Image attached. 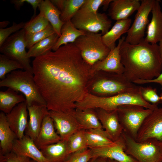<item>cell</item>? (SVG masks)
<instances>
[{"label":"cell","instance_id":"1f68e13d","mask_svg":"<svg viewBox=\"0 0 162 162\" xmlns=\"http://www.w3.org/2000/svg\"><path fill=\"white\" fill-rule=\"evenodd\" d=\"M70 154L88 148L86 135V130L77 131L68 140Z\"/></svg>","mask_w":162,"mask_h":162},{"label":"cell","instance_id":"816d5d0a","mask_svg":"<svg viewBox=\"0 0 162 162\" xmlns=\"http://www.w3.org/2000/svg\"><path fill=\"white\" fill-rule=\"evenodd\" d=\"M37 162L36 161L33 160H31L30 159V162Z\"/></svg>","mask_w":162,"mask_h":162},{"label":"cell","instance_id":"836d02e7","mask_svg":"<svg viewBox=\"0 0 162 162\" xmlns=\"http://www.w3.org/2000/svg\"><path fill=\"white\" fill-rule=\"evenodd\" d=\"M86 0H66L60 19L64 22L71 20L76 14Z\"/></svg>","mask_w":162,"mask_h":162},{"label":"cell","instance_id":"5b68a950","mask_svg":"<svg viewBox=\"0 0 162 162\" xmlns=\"http://www.w3.org/2000/svg\"><path fill=\"white\" fill-rule=\"evenodd\" d=\"M125 152L138 162H162L160 141L154 139L138 142L124 131L122 135Z\"/></svg>","mask_w":162,"mask_h":162},{"label":"cell","instance_id":"52a82bcc","mask_svg":"<svg viewBox=\"0 0 162 162\" xmlns=\"http://www.w3.org/2000/svg\"><path fill=\"white\" fill-rule=\"evenodd\" d=\"M100 79L92 86V92L102 97H109L134 90L135 84L128 80L123 74L103 71Z\"/></svg>","mask_w":162,"mask_h":162},{"label":"cell","instance_id":"d6986e66","mask_svg":"<svg viewBox=\"0 0 162 162\" xmlns=\"http://www.w3.org/2000/svg\"><path fill=\"white\" fill-rule=\"evenodd\" d=\"M160 1L155 0L152 9V16L146 31L144 41L152 44H157L162 40V11Z\"/></svg>","mask_w":162,"mask_h":162},{"label":"cell","instance_id":"8fae6325","mask_svg":"<svg viewBox=\"0 0 162 162\" xmlns=\"http://www.w3.org/2000/svg\"><path fill=\"white\" fill-rule=\"evenodd\" d=\"M155 0H142L134 20L127 32L125 41L132 45L144 40L146 28L149 23L148 16Z\"/></svg>","mask_w":162,"mask_h":162},{"label":"cell","instance_id":"681fc988","mask_svg":"<svg viewBox=\"0 0 162 162\" xmlns=\"http://www.w3.org/2000/svg\"><path fill=\"white\" fill-rule=\"evenodd\" d=\"M107 162H117V161L110 159H107Z\"/></svg>","mask_w":162,"mask_h":162},{"label":"cell","instance_id":"f1b7e54d","mask_svg":"<svg viewBox=\"0 0 162 162\" xmlns=\"http://www.w3.org/2000/svg\"><path fill=\"white\" fill-rule=\"evenodd\" d=\"M86 135L88 148L106 147L115 145L103 128L86 130Z\"/></svg>","mask_w":162,"mask_h":162},{"label":"cell","instance_id":"4dcf8cb0","mask_svg":"<svg viewBox=\"0 0 162 162\" xmlns=\"http://www.w3.org/2000/svg\"><path fill=\"white\" fill-rule=\"evenodd\" d=\"M59 36L56 33L37 43L27 52V57H36L44 55L52 50Z\"/></svg>","mask_w":162,"mask_h":162},{"label":"cell","instance_id":"5bb4252c","mask_svg":"<svg viewBox=\"0 0 162 162\" xmlns=\"http://www.w3.org/2000/svg\"><path fill=\"white\" fill-rule=\"evenodd\" d=\"M126 36H123L119 39L117 45L110 50L106 57L92 66L93 73L103 71L118 74H123L124 68L121 62L120 48L121 44L125 40Z\"/></svg>","mask_w":162,"mask_h":162},{"label":"cell","instance_id":"74e56055","mask_svg":"<svg viewBox=\"0 0 162 162\" xmlns=\"http://www.w3.org/2000/svg\"><path fill=\"white\" fill-rule=\"evenodd\" d=\"M140 91L143 98L149 103L157 105L161 101L156 88L150 86H140Z\"/></svg>","mask_w":162,"mask_h":162},{"label":"cell","instance_id":"7dc6e473","mask_svg":"<svg viewBox=\"0 0 162 162\" xmlns=\"http://www.w3.org/2000/svg\"><path fill=\"white\" fill-rule=\"evenodd\" d=\"M0 162H7L5 156L0 152Z\"/></svg>","mask_w":162,"mask_h":162},{"label":"cell","instance_id":"7402d4cb","mask_svg":"<svg viewBox=\"0 0 162 162\" xmlns=\"http://www.w3.org/2000/svg\"><path fill=\"white\" fill-rule=\"evenodd\" d=\"M53 120L48 115L43 119L39 134L34 142L40 150L46 146L57 143L61 138L55 130Z\"/></svg>","mask_w":162,"mask_h":162},{"label":"cell","instance_id":"ab89813d","mask_svg":"<svg viewBox=\"0 0 162 162\" xmlns=\"http://www.w3.org/2000/svg\"><path fill=\"white\" fill-rule=\"evenodd\" d=\"M25 22H22L18 24L13 22L11 26L4 28H0V46L13 33H15L23 28Z\"/></svg>","mask_w":162,"mask_h":162},{"label":"cell","instance_id":"7a4b0ae2","mask_svg":"<svg viewBox=\"0 0 162 162\" xmlns=\"http://www.w3.org/2000/svg\"><path fill=\"white\" fill-rule=\"evenodd\" d=\"M120 52L124 68L123 74L131 82L153 79L162 71V58L157 44L143 40L132 45L124 40L121 44Z\"/></svg>","mask_w":162,"mask_h":162},{"label":"cell","instance_id":"ba28073f","mask_svg":"<svg viewBox=\"0 0 162 162\" xmlns=\"http://www.w3.org/2000/svg\"><path fill=\"white\" fill-rule=\"evenodd\" d=\"M117 111L123 131L136 140L143 121L153 110L138 105L127 104L118 106Z\"/></svg>","mask_w":162,"mask_h":162},{"label":"cell","instance_id":"f907efd6","mask_svg":"<svg viewBox=\"0 0 162 162\" xmlns=\"http://www.w3.org/2000/svg\"><path fill=\"white\" fill-rule=\"evenodd\" d=\"M160 146L161 152L162 153V141H160Z\"/></svg>","mask_w":162,"mask_h":162},{"label":"cell","instance_id":"9a60e30c","mask_svg":"<svg viewBox=\"0 0 162 162\" xmlns=\"http://www.w3.org/2000/svg\"><path fill=\"white\" fill-rule=\"evenodd\" d=\"M94 109L103 128L111 139L114 142L118 140L124 129L119 122L117 110L108 111L100 108Z\"/></svg>","mask_w":162,"mask_h":162},{"label":"cell","instance_id":"d590c367","mask_svg":"<svg viewBox=\"0 0 162 162\" xmlns=\"http://www.w3.org/2000/svg\"><path fill=\"white\" fill-rule=\"evenodd\" d=\"M17 69H23L22 65L18 62L11 59L4 54L0 55V79L2 80L10 72Z\"/></svg>","mask_w":162,"mask_h":162},{"label":"cell","instance_id":"f546056e","mask_svg":"<svg viewBox=\"0 0 162 162\" xmlns=\"http://www.w3.org/2000/svg\"><path fill=\"white\" fill-rule=\"evenodd\" d=\"M26 101L22 94H19L10 88L0 92V110L5 114L9 113L17 105Z\"/></svg>","mask_w":162,"mask_h":162},{"label":"cell","instance_id":"7bdbcfd3","mask_svg":"<svg viewBox=\"0 0 162 162\" xmlns=\"http://www.w3.org/2000/svg\"><path fill=\"white\" fill-rule=\"evenodd\" d=\"M50 1L61 12L63 11L64 7L66 0H52Z\"/></svg>","mask_w":162,"mask_h":162},{"label":"cell","instance_id":"603a6c76","mask_svg":"<svg viewBox=\"0 0 162 162\" xmlns=\"http://www.w3.org/2000/svg\"><path fill=\"white\" fill-rule=\"evenodd\" d=\"M40 150L48 162H64L70 154L68 140H61Z\"/></svg>","mask_w":162,"mask_h":162},{"label":"cell","instance_id":"e0dca14e","mask_svg":"<svg viewBox=\"0 0 162 162\" xmlns=\"http://www.w3.org/2000/svg\"><path fill=\"white\" fill-rule=\"evenodd\" d=\"M116 142V144L113 146L90 148L92 158L102 157L114 160L117 162H138L125 152V145L122 136Z\"/></svg>","mask_w":162,"mask_h":162},{"label":"cell","instance_id":"8992f818","mask_svg":"<svg viewBox=\"0 0 162 162\" xmlns=\"http://www.w3.org/2000/svg\"><path fill=\"white\" fill-rule=\"evenodd\" d=\"M102 37L101 33L86 32L74 43L84 61L92 66L105 58L110 50L104 43Z\"/></svg>","mask_w":162,"mask_h":162},{"label":"cell","instance_id":"7c38bea8","mask_svg":"<svg viewBox=\"0 0 162 162\" xmlns=\"http://www.w3.org/2000/svg\"><path fill=\"white\" fill-rule=\"evenodd\" d=\"M151 139L162 141V107L153 110L145 118L136 140L142 142Z\"/></svg>","mask_w":162,"mask_h":162},{"label":"cell","instance_id":"9c48e42d","mask_svg":"<svg viewBox=\"0 0 162 162\" xmlns=\"http://www.w3.org/2000/svg\"><path fill=\"white\" fill-rule=\"evenodd\" d=\"M26 48L25 32L22 28L11 35L0 46V52L10 59L19 62L24 70L33 74Z\"/></svg>","mask_w":162,"mask_h":162},{"label":"cell","instance_id":"db71d44e","mask_svg":"<svg viewBox=\"0 0 162 162\" xmlns=\"http://www.w3.org/2000/svg\"></svg>","mask_w":162,"mask_h":162},{"label":"cell","instance_id":"ac0fdd59","mask_svg":"<svg viewBox=\"0 0 162 162\" xmlns=\"http://www.w3.org/2000/svg\"><path fill=\"white\" fill-rule=\"evenodd\" d=\"M12 152L28 157L37 162H48L34 141L26 134L22 138L15 140Z\"/></svg>","mask_w":162,"mask_h":162},{"label":"cell","instance_id":"e575fe53","mask_svg":"<svg viewBox=\"0 0 162 162\" xmlns=\"http://www.w3.org/2000/svg\"><path fill=\"white\" fill-rule=\"evenodd\" d=\"M55 33L52 26L50 24L44 29L38 32L25 33L26 48L28 49L38 42Z\"/></svg>","mask_w":162,"mask_h":162},{"label":"cell","instance_id":"d4e9b609","mask_svg":"<svg viewBox=\"0 0 162 162\" xmlns=\"http://www.w3.org/2000/svg\"><path fill=\"white\" fill-rule=\"evenodd\" d=\"M131 20L129 18L117 20L110 30L102 35L104 43L110 50L115 48L116 46V41L122 34L127 33L131 26Z\"/></svg>","mask_w":162,"mask_h":162},{"label":"cell","instance_id":"44dd1931","mask_svg":"<svg viewBox=\"0 0 162 162\" xmlns=\"http://www.w3.org/2000/svg\"><path fill=\"white\" fill-rule=\"evenodd\" d=\"M29 116L26 134L34 141L37 138L40 130L45 117L49 114V111L46 105H33L27 106Z\"/></svg>","mask_w":162,"mask_h":162},{"label":"cell","instance_id":"f6af8a7d","mask_svg":"<svg viewBox=\"0 0 162 162\" xmlns=\"http://www.w3.org/2000/svg\"><path fill=\"white\" fill-rule=\"evenodd\" d=\"M107 158L102 157H97L92 158L89 162H107Z\"/></svg>","mask_w":162,"mask_h":162},{"label":"cell","instance_id":"30bf717a","mask_svg":"<svg viewBox=\"0 0 162 162\" xmlns=\"http://www.w3.org/2000/svg\"><path fill=\"white\" fill-rule=\"evenodd\" d=\"M71 21L79 30L93 33L100 31L102 35L110 30L112 22L105 13L86 11L80 9Z\"/></svg>","mask_w":162,"mask_h":162},{"label":"cell","instance_id":"b9f144b4","mask_svg":"<svg viewBox=\"0 0 162 162\" xmlns=\"http://www.w3.org/2000/svg\"><path fill=\"white\" fill-rule=\"evenodd\" d=\"M152 83L159 84L162 90V71L158 76L153 79L149 80H138L133 82L135 84L139 85Z\"/></svg>","mask_w":162,"mask_h":162},{"label":"cell","instance_id":"6da1fadb","mask_svg":"<svg viewBox=\"0 0 162 162\" xmlns=\"http://www.w3.org/2000/svg\"><path fill=\"white\" fill-rule=\"evenodd\" d=\"M34 80L49 111L73 112L88 92L95 73L74 43L34 58Z\"/></svg>","mask_w":162,"mask_h":162},{"label":"cell","instance_id":"60d3db41","mask_svg":"<svg viewBox=\"0 0 162 162\" xmlns=\"http://www.w3.org/2000/svg\"><path fill=\"white\" fill-rule=\"evenodd\" d=\"M7 162H29L30 158L17 154L12 152L5 154Z\"/></svg>","mask_w":162,"mask_h":162},{"label":"cell","instance_id":"4fadbf2b","mask_svg":"<svg viewBox=\"0 0 162 162\" xmlns=\"http://www.w3.org/2000/svg\"><path fill=\"white\" fill-rule=\"evenodd\" d=\"M74 112L49 111V115L53 120L56 132L62 140H68L75 133L82 129L76 119Z\"/></svg>","mask_w":162,"mask_h":162},{"label":"cell","instance_id":"2e32d148","mask_svg":"<svg viewBox=\"0 0 162 162\" xmlns=\"http://www.w3.org/2000/svg\"><path fill=\"white\" fill-rule=\"evenodd\" d=\"M27 105L26 101L16 106L9 113L6 114L8 123L17 139L24 136L28 122Z\"/></svg>","mask_w":162,"mask_h":162},{"label":"cell","instance_id":"c3c4849f","mask_svg":"<svg viewBox=\"0 0 162 162\" xmlns=\"http://www.w3.org/2000/svg\"><path fill=\"white\" fill-rule=\"evenodd\" d=\"M158 46L162 58V40L159 42Z\"/></svg>","mask_w":162,"mask_h":162},{"label":"cell","instance_id":"ee69618b","mask_svg":"<svg viewBox=\"0 0 162 162\" xmlns=\"http://www.w3.org/2000/svg\"><path fill=\"white\" fill-rule=\"evenodd\" d=\"M10 2L14 5L15 9L18 10L24 3L26 2V0H12Z\"/></svg>","mask_w":162,"mask_h":162},{"label":"cell","instance_id":"484cf974","mask_svg":"<svg viewBox=\"0 0 162 162\" xmlns=\"http://www.w3.org/2000/svg\"><path fill=\"white\" fill-rule=\"evenodd\" d=\"M17 139L8 123L6 114L2 112L0 113V152L5 154L12 152L14 143Z\"/></svg>","mask_w":162,"mask_h":162},{"label":"cell","instance_id":"83f0119b","mask_svg":"<svg viewBox=\"0 0 162 162\" xmlns=\"http://www.w3.org/2000/svg\"><path fill=\"white\" fill-rule=\"evenodd\" d=\"M86 32L77 28L71 20L64 22L61 29V35L52 50L56 51L62 46L74 43L78 38L84 34Z\"/></svg>","mask_w":162,"mask_h":162},{"label":"cell","instance_id":"f35d334b","mask_svg":"<svg viewBox=\"0 0 162 162\" xmlns=\"http://www.w3.org/2000/svg\"><path fill=\"white\" fill-rule=\"evenodd\" d=\"M92 158L91 150L88 148L71 153L64 162H89Z\"/></svg>","mask_w":162,"mask_h":162},{"label":"cell","instance_id":"bcb514c9","mask_svg":"<svg viewBox=\"0 0 162 162\" xmlns=\"http://www.w3.org/2000/svg\"><path fill=\"white\" fill-rule=\"evenodd\" d=\"M10 23L8 21L5 20L0 22V28H4Z\"/></svg>","mask_w":162,"mask_h":162},{"label":"cell","instance_id":"f5cc1de1","mask_svg":"<svg viewBox=\"0 0 162 162\" xmlns=\"http://www.w3.org/2000/svg\"><path fill=\"white\" fill-rule=\"evenodd\" d=\"M160 99L161 101H162V94L160 96Z\"/></svg>","mask_w":162,"mask_h":162},{"label":"cell","instance_id":"4316f807","mask_svg":"<svg viewBox=\"0 0 162 162\" xmlns=\"http://www.w3.org/2000/svg\"><path fill=\"white\" fill-rule=\"evenodd\" d=\"M74 114L83 129L103 128L94 109L76 108Z\"/></svg>","mask_w":162,"mask_h":162},{"label":"cell","instance_id":"d6a6232c","mask_svg":"<svg viewBox=\"0 0 162 162\" xmlns=\"http://www.w3.org/2000/svg\"><path fill=\"white\" fill-rule=\"evenodd\" d=\"M50 23L42 13L32 16L31 20L25 23L23 29L25 34L36 33L45 29Z\"/></svg>","mask_w":162,"mask_h":162},{"label":"cell","instance_id":"8d00e7d4","mask_svg":"<svg viewBox=\"0 0 162 162\" xmlns=\"http://www.w3.org/2000/svg\"><path fill=\"white\" fill-rule=\"evenodd\" d=\"M112 0H86L80 9L86 11L98 12L99 8L103 6L106 10Z\"/></svg>","mask_w":162,"mask_h":162},{"label":"cell","instance_id":"ffe728a7","mask_svg":"<svg viewBox=\"0 0 162 162\" xmlns=\"http://www.w3.org/2000/svg\"><path fill=\"white\" fill-rule=\"evenodd\" d=\"M139 0H112L110 3L108 15L116 21L129 18L140 7Z\"/></svg>","mask_w":162,"mask_h":162},{"label":"cell","instance_id":"3957f363","mask_svg":"<svg viewBox=\"0 0 162 162\" xmlns=\"http://www.w3.org/2000/svg\"><path fill=\"white\" fill-rule=\"evenodd\" d=\"M134 104L146 108L154 110L157 105L151 104L143 98L140 91V86L128 92H122L109 97H102L87 93L83 99L76 104V108H100L108 111L117 110L120 106Z\"/></svg>","mask_w":162,"mask_h":162},{"label":"cell","instance_id":"277c9868","mask_svg":"<svg viewBox=\"0 0 162 162\" xmlns=\"http://www.w3.org/2000/svg\"><path fill=\"white\" fill-rule=\"evenodd\" d=\"M0 87H6L23 94L27 106H46L34 80L33 74L27 71L15 70L0 81Z\"/></svg>","mask_w":162,"mask_h":162},{"label":"cell","instance_id":"cb8c5ba5","mask_svg":"<svg viewBox=\"0 0 162 162\" xmlns=\"http://www.w3.org/2000/svg\"><path fill=\"white\" fill-rule=\"evenodd\" d=\"M38 8L40 12L46 18L55 33L59 37L62 28L64 23L60 19L61 12L49 0H42Z\"/></svg>","mask_w":162,"mask_h":162}]
</instances>
